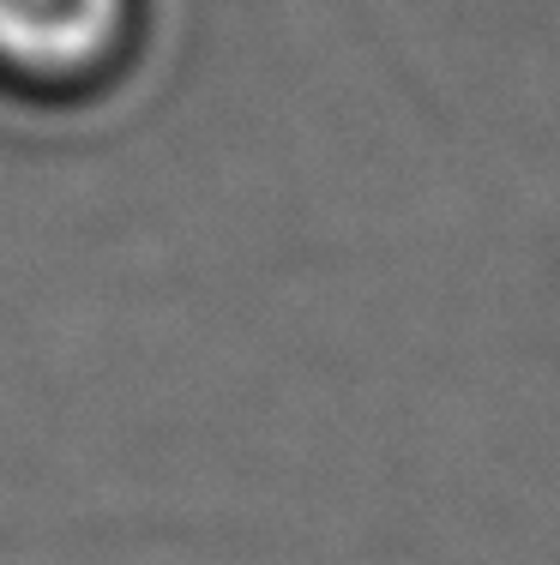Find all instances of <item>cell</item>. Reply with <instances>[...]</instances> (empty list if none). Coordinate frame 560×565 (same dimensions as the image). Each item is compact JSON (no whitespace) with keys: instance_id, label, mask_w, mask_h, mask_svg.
Wrapping results in <instances>:
<instances>
[{"instance_id":"6da1fadb","label":"cell","mask_w":560,"mask_h":565,"mask_svg":"<svg viewBox=\"0 0 560 565\" xmlns=\"http://www.w3.org/2000/svg\"><path fill=\"white\" fill-rule=\"evenodd\" d=\"M151 0H0V97L19 109H91L139 66Z\"/></svg>"}]
</instances>
